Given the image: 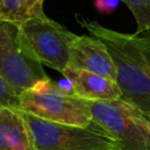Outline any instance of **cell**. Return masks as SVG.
Instances as JSON below:
<instances>
[{
  "label": "cell",
  "mask_w": 150,
  "mask_h": 150,
  "mask_svg": "<svg viewBox=\"0 0 150 150\" xmlns=\"http://www.w3.org/2000/svg\"><path fill=\"white\" fill-rule=\"evenodd\" d=\"M75 18L90 36L98 39L107 47L115 66V82L121 90V100L144 116H149L150 32L121 33L80 14H76Z\"/></svg>",
  "instance_id": "cell-1"
},
{
  "label": "cell",
  "mask_w": 150,
  "mask_h": 150,
  "mask_svg": "<svg viewBox=\"0 0 150 150\" xmlns=\"http://www.w3.org/2000/svg\"><path fill=\"white\" fill-rule=\"evenodd\" d=\"M30 134L33 150H122L118 141L91 122L76 127L48 122L21 110Z\"/></svg>",
  "instance_id": "cell-2"
},
{
  "label": "cell",
  "mask_w": 150,
  "mask_h": 150,
  "mask_svg": "<svg viewBox=\"0 0 150 150\" xmlns=\"http://www.w3.org/2000/svg\"><path fill=\"white\" fill-rule=\"evenodd\" d=\"M19 109L59 124L87 127L93 122L88 101L64 93L50 77L20 94Z\"/></svg>",
  "instance_id": "cell-3"
},
{
  "label": "cell",
  "mask_w": 150,
  "mask_h": 150,
  "mask_svg": "<svg viewBox=\"0 0 150 150\" xmlns=\"http://www.w3.org/2000/svg\"><path fill=\"white\" fill-rule=\"evenodd\" d=\"M91 120L116 141L122 150H150V120L123 102L88 101Z\"/></svg>",
  "instance_id": "cell-4"
},
{
  "label": "cell",
  "mask_w": 150,
  "mask_h": 150,
  "mask_svg": "<svg viewBox=\"0 0 150 150\" xmlns=\"http://www.w3.org/2000/svg\"><path fill=\"white\" fill-rule=\"evenodd\" d=\"M19 36L34 60L61 74L68 68L69 47L74 33L46 14L18 26Z\"/></svg>",
  "instance_id": "cell-5"
},
{
  "label": "cell",
  "mask_w": 150,
  "mask_h": 150,
  "mask_svg": "<svg viewBox=\"0 0 150 150\" xmlns=\"http://www.w3.org/2000/svg\"><path fill=\"white\" fill-rule=\"evenodd\" d=\"M0 76L19 96L38 82L49 79L20 40L18 26L0 21Z\"/></svg>",
  "instance_id": "cell-6"
},
{
  "label": "cell",
  "mask_w": 150,
  "mask_h": 150,
  "mask_svg": "<svg viewBox=\"0 0 150 150\" xmlns=\"http://www.w3.org/2000/svg\"><path fill=\"white\" fill-rule=\"evenodd\" d=\"M68 68L82 69L115 81L116 71L107 47L96 38L75 34L69 47Z\"/></svg>",
  "instance_id": "cell-7"
},
{
  "label": "cell",
  "mask_w": 150,
  "mask_h": 150,
  "mask_svg": "<svg viewBox=\"0 0 150 150\" xmlns=\"http://www.w3.org/2000/svg\"><path fill=\"white\" fill-rule=\"evenodd\" d=\"M62 75L70 82L73 94L86 101H115L121 98V90L115 81L97 74L67 68Z\"/></svg>",
  "instance_id": "cell-8"
},
{
  "label": "cell",
  "mask_w": 150,
  "mask_h": 150,
  "mask_svg": "<svg viewBox=\"0 0 150 150\" xmlns=\"http://www.w3.org/2000/svg\"><path fill=\"white\" fill-rule=\"evenodd\" d=\"M0 150H33L30 134L20 109L0 108Z\"/></svg>",
  "instance_id": "cell-9"
},
{
  "label": "cell",
  "mask_w": 150,
  "mask_h": 150,
  "mask_svg": "<svg viewBox=\"0 0 150 150\" xmlns=\"http://www.w3.org/2000/svg\"><path fill=\"white\" fill-rule=\"evenodd\" d=\"M45 15L43 0H0V21L20 26L25 21Z\"/></svg>",
  "instance_id": "cell-10"
},
{
  "label": "cell",
  "mask_w": 150,
  "mask_h": 150,
  "mask_svg": "<svg viewBox=\"0 0 150 150\" xmlns=\"http://www.w3.org/2000/svg\"><path fill=\"white\" fill-rule=\"evenodd\" d=\"M131 11L136 21L135 34L150 30V0H121Z\"/></svg>",
  "instance_id": "cell-11"
},
{
  "label": "cell",
  "mask_w": 150,
  "mask_h": 150,
  "mask_svg": "<svg viewBox=\"0 0 150 150\" xmlns=\"http://www.w3.org/2000/svg\"><path fill=\"white\" fill-rule=\"evenodd\" d=\"M0 108L19 109V96L0 76Z\"/></svg>",
  "instance_id": "cell-12"
},
{
  "label": "cell",
  "mask_w": 150,
  "mask_h": 150,
  "mask_svg": "<svg viewBox=\"0 0 150 150\" xmlns=\"http://www.w3.org/2000/svg\"><path fill=\"white\" fill-rule=\"evenodd\" d=\"M121 0H94L95 8L102 14H110L115 12Z\"/></svg>",
  "instance_id": "cell-13"
},
{
  "label": "cell",
  "mask_w": 150,
  "mask_h": 150,
  "mask_svg": "<svg viewBox=\"0 0 150 150\" xmlns=\"http://www.w3.org/2000/svg\"><path fill=\"white\" fill-rule=\"evenodd\" d=\"M146 117H148V118H149V120H150V115H149V116H146Z\"/></svg>",
  "instance_id": "cell-14"
}]
</instances>
